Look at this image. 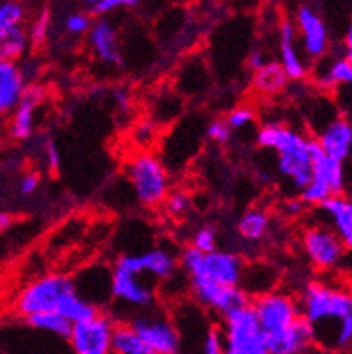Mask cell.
Listing matches in <instances>:
<instances>
[{"label":"cell","instance_id":"obj_40","mask_svg":"<svg viewBox=\"0 0 352 354\" xmlns=\"http://www.w3.org/2000/svg\"><path fill=\"white\" fill-rule=\"evenodd\" d=\"M44 153H46V160L50 169L57 171L58 166H60V153H58L57 143H55L53 140L46 141V150H44Z\"/></svg>","mask_w":352,"mask_h":354},{"label":"cell","instance_id":"obj_36","mask_svg":"<svg viewBox=\"0 0 352 354\" xmlns=\"http://www.w3.org/2000/svg\"><path fill=\"white\" fill-rule=\"evenodd\" d=\"M199 354H224V337H222L221 324L215 323V326L210 330Z\"/></svg>","mask_w":352,"mask_h":354},{"label":"cell","instance_id":"obj_19","mask_svg":"<svg viewBox=\"0 0 352 354\" xmlns=\"http://www.w3.org/2000/svg\"><path fill=\"white\" fill-rule=\"evenodd\" d=\"M270 354H303L314 346V337L303 317L296 319L286 330L266 337Z\"/></svg>","mask_w":352,"mask_h":354},{"label":"cell","instance_id":"obj_25","mask_svg":"<svg viewBox=\"0 0 352 354\" xmlns=\"http://www.w3.org/2000/svg\"><path fill=\"white\" fill-rule=\"evenodd\" d=\"M287 83H289V78L279 60H270L263 69L256 71L252 76V86L263 95L279 94L286 88Z\"/></svg>","mask_w":352,"mask_h":354},{"label":"cell","instance_id":"obj_37","mask_svg":"<svg viewBox=\"0 0 352 354\" xmlns=\"http://www.w3.org/2000/svg\"><path fill=\"white\" fill-rule=\"evenodd\" d=\"M231 134L232 131L229 129V125L225 124L224 118H217V120L210 122V125L206 127V136H208V140L215 141V143L219 145L229 143Z\"/></svg>","mask_w":352,"mask_h":354},{"label":"cell","instance_id":"obj_26","mask_svg":"<svg viewBox=\"0 0 352 354\" xmlns=\"http://www.w3.org/2000/svg\"><path fill=\"white\" fill-rule=\"evenodd\" d=\"M25 323L34 330L55 335V337L64 340L69 339L71 330H73V324L58 312H41V314L28 315V317H25Z\"/></svg>","mask_w":352,"mask_h":354},{"label":"cell","instance_id":"obj_17","mask_svg":"<svg viewBox=\"0 0 352 354\" xmlns=\"http://www.w3.org/2000/svg\"><path fill=\"white\" fill-rule=\"evenodd\" d=\"M46 97V92L37 83H27L18 106L11 115V134L15 140H28L34 134L35 109Z\"/></svg>","mask_w":352,"mask_h":354},{"label":"cell","instance_id":"obj_35","mask_svg":"<svg viewBox=\"0 0 352 354\" xmlns=\"http://www.w3.org/2000/svg\"><path fill=\"white\" fill-rule=\"evenodd\" d=\"M224 120L225 124L229 125L231 131H241V129L254 124V120H256V113H254V109L250 108H237V109H232V111H229L228 117H225Z\"/></svg>","mask_w":352,"mask_h":354},{"label":"cell","instance_id":"obj_23","mask_svg":"<svg viewBox=\"0 0 352 354\" xmlns=\"http://www.w3.org/2000/svg\"><path fill=\"white\" fill-rule=\"evenodd\" d=\"M314 83L322 90H331L338 85H352V64L342 57L328 60L324 57L314 64Z\"/></svg>","mask_w":352,"mask_h":354},{"label":"cell","instance_id":"obj_4","mask_svg":"<svg viewBox=\"0 0 352 354\" xmlns=\"http://www.w3.org/2000/svg\"><path fill=\"white\" fill-rule=\"evenodd\" d=\"M124 324H127L155 354H180L178 333L167 308L155 304L143 310H136Z\"/></svg>","mask_w":352,"mask_h":354},{"label":"cell","instance_id":"obj_42","mask_svg":"<svg viewBox=\"0 0 352 354\" xmlns=\"http://www.w3.org/2000/svg\"><path fill=\"white\" fill-rule=\"evenodd\" d=\"M342 46H344V57L352 64V20L349 21L347 25V30H345Z\"/></svg>","mask_w":352,"mask_h":354},{"label":"cell","instance_id":"obj_10","mask_svg":"<svg viewBox=\"0 0 352 354\" xmlns=\"http://www.w3.org/2000/svg\"><path fill=\"white\" fill-rule=\"evenodd\" d=\"M115 317L99 314L93 319L73 324L69 346L74 354H113V331Z\"/></svg>","mask_w":352,"mask_h":354},{"label":"cell","instance_id":"obj_31","mask_svg":"<svg viewBox=\"0 0 352 354\" xmlns=\"http://www.w3.org/2000/svg\"><path fill=\"white\" fill-rule=\"evenodd\" d=\"M140 4V0H90V2H85V12H89L92 18L95 16L97 20H99V18H104L106 15L118 11V9H134Z\"/></svg>","mask_w":352,"mask_h":354},{"label":"cell","instance_id":"obj_39","mask_svg":"<svg viewBox=\"0 0 352 354\" xmlns=\"http://www.w3.org/2000/svg\"><path fill=\"white\" fill-rule=\"evenodd\" d=\"M39 183H41V178L37 173H27L19 180V192L24 196H32L39 189Z\"/></svg>","mask_w":352,"mask_h":354},{"label":"cell","instance_id":"obj_14","mask_svg":"<svg viewBox=\"0 0 352 354\" xmlns=\"http://www.w3.org/2000/svg\"><path fill=\"white\" fill-rule=\"evenodd\" d=\"M279 51V64L282 66V69L286 71L287 78L299 82V80L308 76L310 66L306 64V60L303 59V55L299 53L298 34H296V27L293 18H284L282 24H280Z\"/></svg>","mask_w":352,"mask_h":354},{"label":"cell","instance_id":"obj_15","mask_svg":"<svg viewBox=\"0 0 352 354\" xmlns=\"http://www.w3.org/2000/svg\"><path fill=\"white\" fill-rule=\"evenodd\" d=\"M308 153L312 160V180L324 185L333 196H342L345 187L344 162L326 156L315 138H308Z\"/></svg>","mask_w":352,"mask_h":354},{"label":"cell","instance_id":"obj_29","mask_svg":"<svg viewBox=\"0 0 352 354\" xmlns=\"http://www.w3.org/2000/svg\"><path fill=\"white\" fill-rule=\"evenodd\" d=\"M113 354H155L148 349L140 337L127 326V324H116L113 331Z\"/></svg>","mask_w":352,"mask_h":354},{"label":"cell","instance_id":"obj_16","mask_svg":"<svg viewBox=\"0 0 352 354\" xmlns=\"http://www.w3.org/2000/svg\"><path fill=\"white\" fill-rule=\"evenodd\" d=\"M90 50L99 62L106 66H122V51L118 44V30L106 18H99L92 24L86 34Z\"/></svg>","mask_w":352,"mask_h":354},{"label":"cell","instance_id":"obj_33","mask_svg":"<svg viewBox=\"0 0 352 354\" xmlns=\"http://www.w3.org/2000/svg\"><path fill=\"white\" fill-rule=\"evenodd\" d=\"M196 250L203 254H210L217 250V231L212 226L199 227L196 233L192 234V245Z\"/></svg>","mask_w":352,"mask_h":354},{"label":"cell","instance_id":"obj_44","mask_svg":"<svg viewBox=\"0 0 352 354\" xmlns=\"http://www.w3.org/2000/svg\"><path fill=\"white\" fill-rule=\"evenodd\" d=\"M12 226V215L6 214V212H0V233L8 231Z\"/></svg>","mask_w":352,"mask_h":354},{"label":"cell","instance_id":"obj_7","mask_svg":"<svg viewBox=\"0 0 352 354\" xmlns=\"http://www.w3.org/2000/svg\"><path fill=\"white\" fill-rule=\"evenodd\" d=\"M293 21H295L296 34H298L303 59L312 67L319 60L324 59L329 51L331 39H329L328 25L321 12L308 4L298 6Z\"/></svg>","mask_w":352,"mask_h":354},{"label":"cell","instance_id":"obj_43","mask_svg":"<svg viewBox=\"0 0 352 354\" xmlns=\"http://www.w3.org/2000/svg\"><path fill=\"white\" fill-rule=\"evenodd\" d=\"M136 134H138V138L140 140H143L145 143H148V141L154 138V125L151 124H143L138 127V131H136Z\"/></svg>","mask_w":352,"mask_h":354},{"label":"cell","instance_id":"obj_46","mask_svg":"<svg viewBox=\"0 0 352 354\" xmlns=\"http://www.w3.org/2000/svg\"><path fill=\"white\" fill-rule=\"evenodd\" d=\"M303 354H328V353H324V351H321V349H317L315 346H312L310 349H306Z\"/></svg>","mask_w":352,"mask_h":354},{"label":"cell","instance_id":"obj_21","mask_svg":"<svg viewBox=\"0 0 352 354\" xmlns=\"http://www.w3.org/2000/svg\"><path fill=\"white\" fill-rule=\"evenodd\" d=\"M25 86L27 82L18 64L0 62V120L12 115Z\"/></svg>","mask_w":352,"mask_h":354},{"label":"cell","instance_id":"obj_22","mask_svg":"<svg viewBox=\"0 0 352 354\" xmlns=\"http://www.w3.org/2000/svg\"><path fill=\"white\" fill-rule=\"evenodd\" d=\"M322 214L329 221V227L335 231L344 247L352 250V201L344 196H333L319 205Z\"/></svg>","mask_w":352,"mask_h":354},{"label":"cell","instance_id":"obj_1","mask_svg":"<svg viewBox=\"0 0 352 354\" xmlns=\"http://www.w3.org/2000/svg\"><path fill=\"white\" fill-rule=\"evenodd\" d=\"M314 346L324 353H342L352 346V292L312 282L298 300Z\"/></svg>","mask_w":352,"mask_h":354},{"label":"cell","instance_id":"obj_27","mask_svg":"<svg viewBox=\"0 0 352 354\" xmlns=\"http://www.w3.org/2000/svg\"><path fill=\"white\" fill-rule=\"evenodd\" d=\"M57 312L62 317H66L71 324L83 323V321L93 319L95 315L101 314V310L97 307H93L92 304L85 301L82 296H77L76 292H69L62 300V304L58 305Z\"/></svg>","mask_w":352,"mask_h":354},{"label":"cell","instance_id":"obj_11","mask_svg":"<svg viewBox=\"0 0 352 354\" xmlns=\"http://www.w3.org/2000/svg\"><path fill=\"white\" fill-rule=\"evenodd\" d=\"M113 266H118L134 275L148 277V281L155 284L169 281L171 277L178 273L180 268L174 254L163 247H155L145 254H124L115 261Z\"/></svg>","mask_w":352,"mask_h":354},{"label":"cell","instance_id":"obj_32","mask_svg":"<svg viewBox=\"0 0 352 354\" xmlns=\"http://www.w3.org/2000/svg\"><path fill=\"white\" fill-rule=\"evenodd\" d=\"M92 16L85 11L69 12L64 20V30L69 35H85L92 28Z\"/></svg>","mask_w":352,"mask_h":354},{"label":"cell","instance_id":"obj_5","mask_svg":"<svg viewBox=\"0 0 352 354\" xmlns=\"http://www.w3.org/2000/svg\"><path fill=\"white\" fill-rule=\"evenodd\" d=\"M125 175L141 205L155 207L166 201L169 194V178L166 167L155 156L147 152L134 156L125 164Z\"/></svg>","mask_w":352,"mask_h":354},{"label":"cell","instance_id":"obj_13","mask_svg":"<svg viewBox=\"0 0 352 354\" xmlns=\"http://www.w3.org/2000/svg\"><path fill=\"white\" fill-rule=\"evenodd\" d=\"M303 250L310 263L321 270H331L344 257V243L326 224L312 226L303 233Z\"/></svg>","mask_w":352,"mask_h":354},{"label":"cell","instance_id":"obj_30","mask_svg":"<svg viewBox=\"0 0 352 354\" xmlns=\"http://www.w3.org/2000/svg\"><path fill=\"white\" fill-rule=\"evenodd\" d=\"M27 6L16 0H0V28L18 27L27 21Z\"/></svg>","mask_w":352,"mask_h":354},{"label":"cell","instance_id":"obj_45","mask_svg":"<svg viewBox=\"0 0 352 354\" xmlns=\"http://www.w3.org/2000/svg\"><path fill=\"white\" fill-rule=\"evenodd\" d=\"M303 208H305V203H303L302 199H299V201L287 203V214H290V215L299 214V212H303Z\"/></svg>","mask_w":352,"mask_h":354},{"label":"cell","instance_id":"obj_28","mask_svg":"<svg viewBox=\"0 0 352 354\" xmlns=\"http://www.w3.org/2000/svg\"><path fill=\"white\" fill-rule=\"evenodd\" d=\"M268 230H270V217L261 208H252L245 212L238 221V233L247 241L263 240Z\"/></svg>","mask_w":352,"mask_h":354},{"label":"cell","instance_id":"obj_2","mask_svg":"<svg viewBox=\"0 0 352 354\" xmlns=\"http://www.w3.org/2000/svg\"><path fill=\"white\" fill-rule=\"evenodd\" d=\"M180 268L187 279L203 277L225 288H240L245 263L238 254L222 250L203 254L194 247H187L180 254Z\"/></svg>","mask_w":352,"mask_h":354},{"label":"cell","instance_id":"obj_20","mask_svg":"<svg viewBox=\"0 0 352 354\" xmlns=\"http://www.w3.org/2000/svg\"><path fill=\"white\" fill-rule=\"evenodd\" d=\"M256 140L263 148L275 150L277 156L299 152V150H305L306 145H308V138L303 136L299 131L280 124L263 125L257 131Z\"/></svg>","mask_w":352,"mask_h":354},{"label":"cell","instance_id":"obj_8","mask_svg":"<svg viewBox=\"0 0 352 354\" xmlns=\"http://www.w3.org/2000/svg\"><path fill=\"white\" fill-rule=\"evenodd\" d=\"M187 281H189L192 300L201 305L205 310L217 314L219 317H224L229 312L250 305V298L240 288H225L203 277H192Z\"/></svg>","mask_w":352,"mask_h":354},{"label":"cell","instance_id":"obj_34","mask_svg":"<svg viewBox=\"0 0 352 354\" xmlns=\"http://www.w3.org/2000/svg\"><path fill=\"white\" fill-rule=\"evenodd\" d=\"M28 35H30V46L35 48L46 39L48 30H50V12L43 11L41 15L32 21L30 27L27 28Z\"/></svg>","mask_w":352,"mask_h":354},{"label":"cell","instance_id":"obj_9","mask_svg":"<svg viewBox=\"0 0 352 354\" xmlns=\"http://www.w3.org/2000/svg\"><path fill=\"white\" fill-rule=\"evenodd\" d=\"M250 305L266 337L286 330L302 317L298 300L286 292L270 291L263 296H257L256 300L250 301Z\"/></svg>","mask_w":352,"mask_h":354},{"label":"cell","instance_id":"obj_38","mask_svg":"<svg viewBox=\"0 0 352 354\" xmlns=\"http://www.w3.org/2000/svg\"><path fill=\"white\" fill-rule=\"evenodd\" d=\"M190 207V201L183 192H173V194H167L166 198V212L173 217H182L183 214H187Z\"/></svg>","mask_w":352,"mask_h":354},{"label":"cell","instance_id":"obj_6","mask_svg":"<svg viewBox=\"0 0 352 354\" xmlns=\"http://www.w3.org/2000/svg\"><path fill=\"white\" fill-rule=\"evenodd\" d=\"M73 291L74 284L71 277L64 273H51L30 282L19 292L15 308L21 317L41 314V312H57L58 305Z\"/></svg>","mask_w":352,"mask_h":354},{"label":"cell","instance_id":"obj_24","mask_svg":"<svg viewBox=\"0 0 352 354\" xmlns=\"http://www.w3.org/2000/svg\"><path fill=\"white\" fill-rule=\"evenodd\" d=\"M30 46V35L25 25L0 28V62L16 64Z\"/></svg>","mask_w":352,"mask_h":354},{"label":"cell","instance_id":"obj_41","mask_svg":"<svg viewBox=\"0 0 352 354\" xmlns=\"http://www.w3.org/2000/svg\"><path fill=\"white\" fill-rule=\"evenodd\" d=\"M268 62H270V60H268L266 57H264L263 51H259V50L252 51V53L248 55V59H247L248 67H250L254 73H256V71H259V69H263V67L266 66Z\"/></svg>","mask_w":352,"mask_h":354},{"label":"cell","instance_id":"obj_3","mask_svg":"<svg viewBox=\"0 0 352 354\" xmlns=\"http://www.w3.org/2000/svg\"><path fill=\"white\" fill-rule=\"evenodd\" d=\"M224 354H270L266 333L252 305L237 308L221 317Z\"/></svg>","mask_w":352,"mask_h":354},{"label":"cell","instance_id":"obj_12","mask_svg":"<svg viewBox=\"0 0 352 354\" xmlns=\"http://www.w3.org/2000/svg\"><path fill=\"white\" fill-rule=\"evenodd\" d=\"M155 286L157 284L143 279L141 275L129 273L118 266L111 268V298L134 308V312L155 305L157 300Z\"/></svg>","mask_w":352,"mask_h":354},{"label":"cell","instance_id":"obj_18","mask_svg":"<svg viewBox=\"0 0 352 354\" xmlns=\"http://www.w3.org/2000/svg\"><path fill=\"white\" fill-rule=\"evenodd\" d=\"M315 141L326 156L344 162L352 152V124L345 118H333L319 131Z\"/></svg>","mask_w":352,"mask_h":354}]
</instances>
